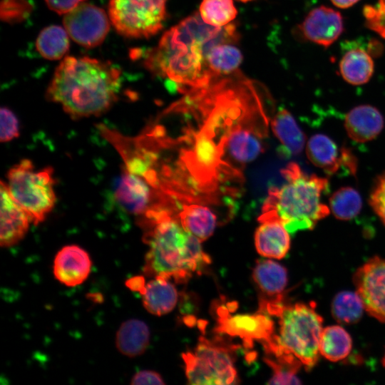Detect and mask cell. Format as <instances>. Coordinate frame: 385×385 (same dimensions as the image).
I'll return each instance as SVG.
<instances>
[{
    "label": "cell",
    "mask_w": 385,
    "mask_h": 385,
    "mask_svg": "<svg viewBox=\"0 0 385 385\" xmlns=\"http://www.w3.org/2000/svg\"><path fill=\"white\" fill-rule=\"evenodd\" d=\"M239 41L234 23L210 26L195 12L163 34L157 46L146 52L143 64L149 71L186 90L202 88L215 80L207 63L210 51L218 43Z\"/></svg>",
    "instance_id": "1"
},
{
    "label": "cell",
    "mask_w": 385,
    "mask_h": 385,
    "mask_svg": "<svg viewBox=\"0 0 385 385\" xmlns=\"http://www.w3.org/2000/svg\"><path fill=\"white\" fill-rule=\"evenodd\" d=\"M121 71L108 61L66 56L56 68L46 92L73 119L100 115L118 99Z\"/></svg>",
    "instance_id": "2"
},
{
    "label": "cell",
    "mask_w": 385,
    "mask_h": 385,
    "mask_svg": "<svg viewBox=\"0 0 385 385\" xmlns=\"http://www.w3.org/2000/svg\"><path fill=\"white\" fill-rule=\"evenodd\" d=\"M138 224L143 230V240L148 247L143 267L145 275L182 284L210 264L201 241L187 232L163 206L147 210L140 215Z\"/></svg>",
    "instance_id": "3"
},
{
    "label": "cell",
    "mask_w": 385,
    "mask_h": 385,
    "mask_svg": "<svg viewBox=\"0 0 385 385\" xmlns=\"http://www.w3.org/2000/svg\"><path fill=\"white\" fill-rule=\"evenodd\" d=\"M281 174L286 182L280 187L270 188L259 221L278 220L292 234L312 230L329 214L322 200L328 191L327 180L306 174L295 163L288 164Z\"/></svg>",
    "instance_id": "4"
},
{
    "label": "cell",
    "mask_w": 385,
    "mask_h": 385,
    "mask_svg": "<svg viewBox=\"0 0 385 385\" xmlns=\"http://www.w3.org/2000/svg\"><path fill=\"white\" fill-rule=\"evenodd\" d=\"M264 312L279 319V330L263 344L267 355L299 364L307 371L317 363L322 332V317L314 302L270 305Z\"/></svg>",
    "instance_id": "5"
},
{
    "label": "cell",
    "mask_w": 385,
    "mask_h": 385,
    "mask_svg": "<svg viewBox=\"0 0 385 385\" xmlns=\"http://www.w3.org/2000/svg\"><path fill=\"white\" fill-rule=\"evenodd\" d=\"M7 179L11 196L29 215L32 222L37 225L43 222L56 201L53 168L36 170L30 160L24 159L9 170Z\"/></svg>",
    "instance_id": "6"
},
{
    "label": "cell",
    "mask_w": 385,
    "mask_h": 385,
    "mask_svg": "<svg viewBox=\"0 0 385 385\" xmlns=\"http://www.w3.org/2000/svg\"><path fill=\"white\" fill-rule=\"evenodd\" d=\"M236 349V346L218 337L213 339L200 337L192 351L183 354L188 383L193 385L238 384L235 366Z\"/></svg>",
    "instance_id": "7"
},
{
    "label": "cell",
    "mask_w": 385,
    "mask_h": 385,
    "mask_svg": "<svg viewBox=\"0 0 385 385\" xmlns=\"http://www.w3.org/2000/svg\"><path fill=\"white\" fill-rule=\"evenodd\" d=\"M168 0H109L108 16L115 31L130 38H149L163 28Z\"/></svg>",
    "instance_id": "8"
},
{
    "label": "cell",
    "mask_w": 385,
    "mask_h": 385,
    "mask_svg": "<svg viewBox=\"0 0 385 385\" xmlns=\"http://www.w3.org/2000/svg\"><path fill=\"white\" fill-rule=\"evenodd\" d=\"M230 312L229 305L218 306L215 328L217 334L239 337L248 348L252 346L254 341H259L263 345L273 337L274 324L267 313L258 310L255 314L232 315Z\"/></svg>",
    "instance_id": "9"
},
{
    "label": "cell",
    "mask_w": 385,
    "mask_h": 385,
    "mask_svg": "<svg viewBox=\"0 0 385 385\" xmlns=\"http://www.w3.org/2000/svg\"><path fill=\"white\" fill-rule=\"evenodd\" d=\"M63 23L73 41L83 47L93 48L105 40L111 20L101 8L83 2L65 14Z\"/></svg>",
    "instance_id": "10"
},
{
    "label": "cell",
    "mask_w": 385,
    "mask_h": 385,
    "mask_svg": "<svg viewBox=\"0 0 385 385\" xmlns=\"http://www.w3.org/2000/svg\"><path fill=\"white\" fill-rule=\"evenodd\" d=\"M353 280L366 312L385 322V259H369L356 270Z\"/></svg>",
    "instance_id": "11"
},
{
    "label": "cell",
    "mask_w": 385,
    "mask_h": 385,
    "mask_svg": "<svg viewBox=\"0 0 385 385\" xmlns=\"http://www.w3.org/2000/svg\"><path fill=\"white\" fill-rule=\"evenodd\" d=\"M306 151L309 160L328 175L335 174L342 168L351 174L356 172V160L353 154L348 149L339 148L324 134L312 136L307 143Z\"/></svg>",
    "instance_id": "12"
},
{
    "label": "cell",
    "mask_w": 385,
    "mask_h": 385,
    "mask_svg": "<svg viewBox=\"0 0 385 385\" xmlns=\"http://www.w3.org/2000/svg\"><path fill=\"white\" fill-rule=\"evenodd\" d=\"M252 279L259 292V309L282 302L287 284L284 267L271 260H258L252 272Z\"/></svg>",
    "instance_id": "13"
},
{
    "label": "cell",
    "mask_w": 385,
    "mask_h": 385,
    "mask_svg": "<svg viewBox=\"0 0 385 385\" xmlns=\"http://www.w3.org/2000/svg\"><path fill=\"white\" fill-rule=\"evenodd\" d=\"M299 28L307 40L328 47L342 34L343 19L339 11L320 6L309 12Z\"/></svg>",
    "instance_id": "14"
},
{
    "label": "cell",
    "mask_w": 385,
    "mask_h": 385,
    "mask_svg": "<svg viewBox=\"0 0 385 385\" xmlns=\"http://www.w3.org/2000/svg\"><path fill=\"white\" fill-rule=\"evenodd\" d=\"M0 200V245L2 247H10L24 237L32 220L26 211L13 198L7 184L2 180Z\"/></svg>",
    "instance_id": "15"
},
{
    "label": "cell",
    "mask_w": 385,
    "mask_h": 385,
    "mask_svg": "<svg viewBox=\"0 0 385 385\" xmlns=\"http://www.w3.org/2000/svg\"><path fill=\"white\" fill-rule=\"evenodd\" d=\"M92 262L88 253L76 245L63 247L53 260L54 277L67 287H76L88 277Z\"/></svg>",
    "instance_id": "16"
},
{
    "label": "cell",
    "mask_w": 385,
    "mask_h": 385,
    "mask_svg": "<svg viewBox=\"0 0 385 385\" xmlns=\"http://www.w3.org/2000/svg\"><path fill=\"white\" fill-rule=\"evenodd\" d=\"M154 187L145 178L125 169L115 191V197L132 214L142 215L155 205Z\"/></svg>",
    "instance_id": "17"
},
{
    "label": "cell",
    "mask_w": 385,
    "mask_h": 385,
    "mask_svg": "<svg viewBox=\"0 0 385 385\" xmlns=\"http://www.w3.org/2000/svg\"><path fill=\"white\" fill-rule=\"evenodd\" d=\"M381 113L369 105L358 106L346 115L344 127L349 137L357 143H365L376 138L384 128Z\"/></svg>",
    "instance_id": "18"
},
{
    "label": "cell",
    "mask_w": 385,
    "mask_h": 385,
    "mask_svg": "<svg viewBox=\"0 0 385 385\" xmlns=\"http://www.w3.org/2000/svg\"><path fill=\"white\" fill-rule=\"evenodd\" d=\"M255 243L260 255L280 260L289 250V232L278 220H265L261 222L255 232Z\"/></svg>",
    "instance_id": "19"
},
{
    "label": "cell",
    "mask_w": 385,
    "mask_h": 385,
    "mask_svg": "<svg viewBox=\"0 0 385 385\" xmlns=\"http://www.w3.org/2000/svg\"><path fill=\"white\" fill-rule=\"evenodd\" d=\"M145 309L152 314L161 316L172 311L178 294L170 279L156 277L145 283L139 292Z\"/></svg>",
    "instance_id": "20"
},
{
    "label": "cell",
    "mask_w": 385,
    "mask_h": 385,
    "mask_svg": "<svg viewBox=\"0 0 385 385\" xmlns=\"http://www.w3.org/2000/svg\"><path fill=\"white\" fill-rule=\"evenodd\" d=\"M272 129L280 142L279 154L290 157L301 153L305 144V135L288 111L281 109L274 115Z\"/></svg>",
    "instance_id": "21"
},
{
    "label": "cell",
    "mask_w": 385,
    "mask_h": 385,
    "mask_svg": "<svg viewBox=\"0 0 385 385\" xmlns=\"http://www.w3.org/2000/svg\"><path fill=\"white\" fill-rule=\"evenodd\" d=\"M150 329L148 325L138 319L123 322L115 334V346L118 351L129 358L142 355L150 343Z\"/></svg>",
    "instance_id": "22"
},
{
    "label": "cell",
    "mask_w": 385,
    "mask_h": 385,
    "mask_svg": "<svg viewBox=\"0 0 385 385\" xmlns=\"http://www.w3.org/2000/svg\"><path fill=\"white\" fill-rule=\"evenodd\" d=\"M178 217L183 228L201 242L212 235L217 225L215 214L209 207L198 204L184 205Z\"/></svg>",
    "instance_id": "23"
},
{
    "label": "cell",
    "mask_w": 385,
    "mask_h": 385,
    "mask_svg": "<svg viewBox=\"0 0 385 385\" xmlns=\"http://www.w3.org/2000/svg\"><path fill=\"white\" fill-rule=\"evenodd\" d=\"M374 64L371 56L364 49L348 51L339 62L342 78L352 85L367 83L374 73Z\"/></svg>",
    "instance_id": "24"
},
{
    "label": "cell",
    "mask_w": 385,
    "mask_h": 385,
    "mask_svg": "<svg viewBox=\"0 0 385 385\" xmlns=\"http://www.w3.org/2000/svg\"><path fill=\"white\" fill-rule=\"evenodd\" d=\"M237 43L223 42L212 47L207 56L208 68L217 79L238 71L242 62L241 51L236 46Z\"/></svg>",
    "instance_id": "25"
},
{
    "label": "cell",
    "mask_w": 385,
    "mask_h": 385,
    "mask_svg": "<svg viewBox=\"0 0 385 385\" xmlns=\"http://www.w3.org/2000/svg\"><path fill=\"white\" fill-rule=\"evenodd\" d=\"M351 349V337L342 327L332 325L323 328L319 353L325 359L332 362L342 361L348 356Z\"/></svg>",
    "instance_id": "26"
},
{
    "label": "cell",
    "mask_w": 385,
    "mask_h": 385,
    "mask_svg": "<svg viewBox=\"0 0 385 385\" xmlns=\"http://www.w3.org/2000/svg\"><path fill=\"white\" fill-rule=\"evenodd\" d=\"M69 35L65 28L57 25L45 27L36 41V48L44 58L60 60L69 49Z\"/></svg>",
    "instance_id": "27"
},
{
    "label": "cell",
    "mask_w": 385,
    "mask_h": 385,
    "mask_svg": "<svg viewBox=\"0 0 385 385\" xmlns=\"http://www.w3.org/2000/svg\"><path fill=\"white\" fill-rule=\"evenodd\" d=\"M364 309V303L357 292H340L332 302V314L337 322L343 324L358 322Z\"/></svg>",
    "instance_id": "28"
},
{
    "label": "cell",
    "mask_w": 385,
    "mask_h": 385,
    "mask_svg": "<svg viewBox=\"0 0 385 385\" xmlns=\"http://www.w3.org/2000/svg\"><path fill=\"white\" fill-rule=\"evenodd\" d=\"M329 205L336 218L349 220L361 211L362 200L359 193L353 188H339L329 198Z\"/></svg>",
    "instance_id": "29"
},
{
    "label": "cell",
    "mask_w": 385,
    "mask_h": 385,
    "mask_svg": "<svg viewBox=\"0 0 385 385\" xmlns=\"http://www.w3.org/2000/svg\"><path fill=\"white\" fill-rule=\"evenodd\" d=\"M199 14L207 24L222 27L232 23L237 10L233 0H202Z\"/></svg>",
    "instance_id": "30"
},
{
    "label": "cell",
    "mask_w": 385,
    "mask_h": 385,
    "mask_svg": "<svg viewBox=\"0 0 385 385\" xmlns=\"http://www.w3.org/2000/svg\"><path fill=\"white\" fill-rule=\"evenodd\" d=\"M265 362L272 369V376L268 384H301L297 376L300 366L271 357H265Z\"/></svg>",
    "instance_id": "31"
},
{
    "label": "cell",
    "mask_w": 385,
    "mask_h": 385,
    "mask_svg": "<svg viewBox=\"0 0 385 385\" xmlns=\"http://www.w3.org/2000/svg\"><path fill=\"white\" fill-rule=\"evenodd\" d=\"M31 9L26 0H2L1 16L9 23L19 22L29 15Z\"/></svg>",
    "instance_id": "32"
},
{
    "label": "cell",
    "mask_w": 385,
    "mask_h": 385,
    "mask_svg": "<svg viewBox=\"0 0 385 385\" xmlns=\"http://www.w3.org/2000/svg\"><path fill=\"white\" fill-rule=\"evenodd\" d=\"M0 113V140L2 143L9 142L19 135V123L14 112L7 107H1Z\"/></svg>",
    "instance_id": "33"
},
{
    "label": "cell",
    "mask_w": 385,
    "mask_h": 385,
    "mask_svg": "<svg viewBox=\"0 0 385 385\" xmlns=\"http://www.w3.org/2000/svg\"><path fill=\"white\" fill-rule=\"evenodd\" d=\"M369 204L385 225V173L375 180L369 197Z\"/></svg>",
    "instance_id": "34"
},
{
    "label": "cell",
    "mask_w": 385,
    "mask_h": 385,
    "mask_svg": "<svg viewBox=\"0 0 385 385\" xmlns=\"http://www.w3.org/2000/svg\"><path fill=\"white\" fill-rule=\"evenodd\" d=\"M364 15L370 28L385 37V0H379L376 6L366 8Z\"/></svg>",
    "instance_id": "35"
},
{
    "label": "cell",
    "mask_w": 385,
    "mask_h": 385,
    "mask_svg": "<svg viewBox=\"0 0 385 385\" xmlns=\"http://www.w3.org/2000/svg\"><path fill=\"white\" fill-rule=\"evenodd\" d=\"M130 384L145 385V384H165L163 379L160 374L152 370H142L135 373L131 378Z\"/></svg>",
    "instance_id": "36"
},
{
    "label": "cell",
    "mask_w": 385,
    "mask_h": 385,
    "mask_svg": "<svg viewBox=\"0 0 385 385\" xmlns=\"http://www.w3.org/2000/svg\"><path fill=\"white\" fill-rule=\"evenodd\" d=\"M86 0H45L47 6L58 14H66Z\"/></svg>",
    "instance_id": "37"
},
{
    "label": "cell",
    "mask_w": 385,
    "mask_h": 385,
    "mask_svg": "<svg viewBox=\"0 0 385 385\" xmlns=\"http://www.w3.org/2000/svg\"><path fill=\"white\" fill-rule=\"evenodd\" d=\"M330 1L335 6L338 8L347 9L352 6L360 0H330Z\"/></svg>",
    "instance_id": "38"
},
{
    "label": "cell",
    "mask_w": 385,
    "mask_h": 385,
    "mask_svg": "<svg viewBox=\"0 0 385 385\" xmlns=\"http://www.w3.org/2000/svg\"><path fill=\"white\" fill-rule=\"evenodd\" d=\"M381 362H382V365L385 367V354H384V357L382 359Z\"/></svg>",
    "instance_id": "39"
},
{
    "label": "cell",
    "mask_w": 385,
    "mask_h": 385,
    "mask_svg": "<svg viewBox=\"0 0 385 385\" xmlns=\"http://www.w3.org/2000/svg\"><path fill=\"white\" fill-rule=\"evenodd\" d=\"M239 1H241L242 2H246V1H250V0H239Z\"/></svg>",
    "instance_id": "40"
}]
</instances>
